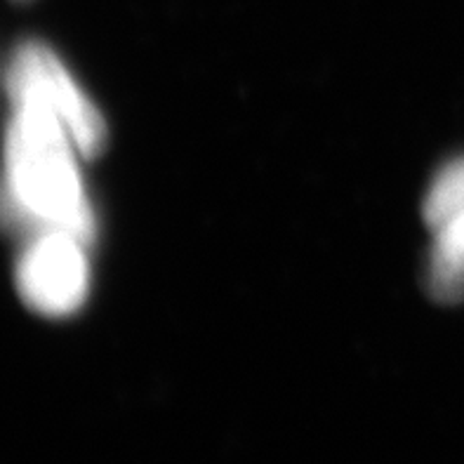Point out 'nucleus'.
I'll list each match as a JSON object with an SVG mask.
<instances>
[{
  "mask_svg": "<svg viewBox=\"0 0 464 464\" xmlns=\"http://www.w3.org/2000/svg\"><path fill=\"white\" fill-rule=\"evenodd\" d=\"M12 285L31 314L66 321L82 312L92 293V241L64 229H43L19 238Z\"/></svg>",
  "mask_w": 464,
  "mask_h": 464,
  "instance_id": "3",
  "label": "nucleus"
},
{
  "mask_svg": "<svg viewBox=\"0 0 464 464\" xmlns=\"http://www.w3.org/2000/svg\"><path fill=\"white\" fill-rule=\"evenodd\" d=\"M17 3H29V0H17Z\"/></svg>",
  "mask_w": 464,
  "mask_h": 464,
  "instance_id": "7",
  "label": "nucleus"
},
{
  "mask_svg": "<svg viewBox=\"0 0 464 464\" xmlns=\"http://www.w3.org/2000/svg\"><path fill=\"white\" fill-rule=\"evenodd\" d=\"M431 234H434L431 243L434 253L464 262V212L439 224L436 229H431Z\"/></svg>",
  "mask_w": 464,
  "mask_h": 464,
  "instance_id": "5",
  "label": "nucleus"
},
{
  "mask_svg": "<svg viewBox=\"0 0 464 464\" xmlns=\"http://www.w3.org/2000/svg\"><path fill=\"white\" fill-rule=\"evenodd\" d=\"M85 160L53 113L7 104L0 130V229L14 238L64 229L94 243L100 215L85 182Z\"/></svg>",
  "mask_w": 464,
  "mask_h": 464,
  "instance_id": "1",
  "label": "nucleus"
},
{
  "mask_svg": "<svg viewBox=\"0 0 464 464\" xmlns=\"http://www.w3.org/2000/svg\"><path fill=\"white\" fill-rule=\"evenodd\" d=\"M464 212V156L443 165L424 196L422 215L430 229Z\"/></svg>",
  "mask_w": 464,
  "mask_h": 464,
  "instance_id": "4",
  "label": "nucleus"
},
{
  "mask_svg": "<svg viewBox=\"0 0 464 464\" xmlns=\"http://www.w3.org/2000/svg\"><path fill=\"white\" fill-rule=\"evenodd\" d=\"M3 69V66H0ZM0 97H3V78H0Z\"/></svg>",
  "mask_w": 464,
  "mask_h": 464,
  "instance_id": "6",
  "label": "nucleus"
},
{
  "mask_svg": "<svg viewBox=\"0 0 464 464\" xmlns=\"http://www.w3.org/2000/svg\"><path fill=\"white\" fill-rule=\"evenodd\" d=\"M5 104H35L53 113L88 160L102 156L109 125L97 102L82 88L64 57L47 41L24 38L0 69Z\"/></svg>",
  "mask_w": 464,
  "mask_h": 464,
  "instance_id": "2",
  "label": "nucleus"
}]
</instances>
